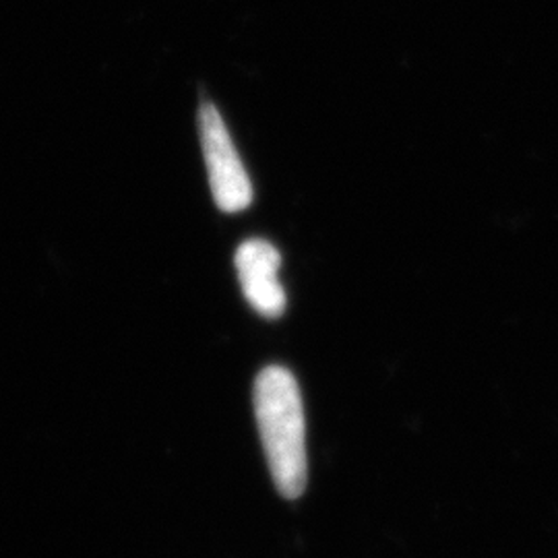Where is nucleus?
<instances>
[{
  "instance_id": "f03ea898",
  "label": "nucleus",
  "mask_w": 558,
  "mask_h": 558,
  "mask_svg": "<svg viewBox=\"0 0 558 558\" xmlns=\"http://www.w3.org/2000/svg\"><path fill=\"white\" fill-rule=\"evenodd\" d=\"M199 133L216 205L226 214L244 211L253 203V184L220 112L211 101L201 106Z\"/></svg>"
},
{
  "instance_id": "f257e3e1",
  "label": "nucleus",
  "mask_w": 558,
  "mask_h": 558,
  "mask_svg": "<svg viewBox=\"0 0 558 558\" xmlns=\"http://www.w3.org/2000/svg\"><path fill=\"white\" fill-rule=\"evenodd\" d=\"M255 416L274 484L283 499L296 500L306 488V420L300 387L283 366H267L255 380Z\"/></svg>"
},
{
  "instance_id": "7ed1b4c3",
  "label": "nucleus",
  "mask_w": 558,
  "mask_h": 558,
  "mask_svg": "<svg viewBox=\"0 0 558 558\" xmlns=\"http://www.w3.org/2000/svg\"><path fill=\"white\" fill-rule=\"evenodd\" d=\"M244 299L260 317L279 319L286 311V292L279 283L281 255L267 240L253 239L242 242L234 257Z\"/></svg>"
}]
</instances>
